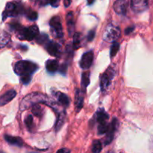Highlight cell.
Here are the masks:
<instances>
[{
  "mask_svg": "<svg viewBox=\"0 0 153 153\" xmlns=\"http://www.w3.org/2000/svg\"><path fill=\"white\" fill-rule=\"evenodd\" d=\"M67 64H62V65L61 66V67H60V72H61V73H63V74H65L66 71H67Z\"/></svg>",
  "mask_w": 153,
  "mask_h": 153,
  "instance_id": "obj_34",
  "label": "cell"
},
{
  "mask_svg": "<svg viewBox=\"0 0 153 153\" xmlns=\"http://www.w3.org/2000/svg\"><path fill=\"white\" fill-rule=\"evenodd\" d=\"M94 1H95V0H88V4H92L94 2Z\"/></svg>",
  "mask_w": 153,
  "mask_h": 153,
  "instance_id": "obj_38",
  "label": "cell"
},
{
  "mask_svg": "<svg viewBox=\"0 0 153 153\" xmlns=\"http://www.w3.org/2000/svg\"><path fill=\"white\" fill-rule=\"evenodd\" d=\"M84 93L81 91L79 89L76 90V102H75V105H76V111L79 112L83 107L84 103Z\"/></svg>",
  "mask_w": 153,
  "mask_h": 153,
  "instance_id": "obj_14",
  "label": "cell"
},
{
  "mask_svg": "<svg viewBox=\"0 0 153 153\" xmlns=\"http://www.w3.org/2000/svg\"><path fill=\"white\" fill-rule=\"evenodd\" d=\"M25 123L28 129H31L33 126V117L31 115H28L25 119Z\"/></svg>",
  "mask_w": 153,
  "mask_h": 153,
  "instance_id": "obj_28",
  "label": "cell"
},
{
  "mask_svg": "<svg viewBox=\"0 0 153 153\" xmlns=\"http://www.w3.org/2000/svg\"><path fill=\"white\" fill-rule=\"evenodd\" d=\"M114 10L117 14L125 15L126 13V0H116L114 4Z\"/></svg>",
  "mask_w": 153,
  "mask_h": 153,
  "instance_id": "obj_12",
  "label": "cell"
},
{
  "mask_svg": "<svg viewBox=\"0 0 153 153\" xmlns=\"http://www.w3.org/2000/svg\"><path fill=\"white\" fill-rule=\"evenodd\" d=\"M49 3H50L52 7H56L59 5L60 0H49Z\"/></svg>",
  "mask_w": 153,
  "mask_h": 153,
  "instance_id": "obj_33",
  "label": "cell"
},
{
  "mask_svg": "<svg viewBox=\"0 0 153 153\" xmlns=\"http://www.w3.org/2000/svg\"><path fill=\"white\" fill-rule=\"evenodd\" d=\"M56 97L57 100H58V101L59 102V103L61 105L66 106V107H67L69 105V104H70V100H69L68 97L66 94L61 92H58L56 93Z\"/></svg>",
  "mask_w": 153,
  "mask_h": 153,
  "instance_id": "obj_19",
  "label": "cell"
},
{
  "mask_svg": "<svg viewBox=\"0 0 153 153\" xmlns=\"http://www.w3.org/2000/svg\"><path fill=\"white\" fill-rule=\"evenodd\" d=\"M113 77L114 71L111 69H108L105 73H103L101 77V82H100V87H101L102 91H105V90H107Z\"/></svg>",
  "mask_w": 153,
  "mask_h": 153,
  "instance_id": "obj_7",
  "label": "cell"
},
{
  "mask_svg": "<svg viewBox=\"0 0 153 153\" xmlns=\"http://www.w3.org/2000/svg\"><path fill=\"white\" fill-rule=\"evenodd\" d=\"M89 83H90L89 73H84L83 74H82V88H83L84 89H86V88L88 86Z\"/></svg>",
  "mask_w": 153,
  "mask_h": 153,
  "instance_id": "obj_23",
  "label": "cell"
},
{
  "mask_svg": "<svg viewBox=\"0 0 153 153\" xmlns=\"http://www.w3.org/2000/svg\"><path fill=\"white\" fill-rule=\"evenodd\" d=\"M23 8L19 5H16L15 3L13 2H8L6 4L5 9L3 13V20L6 19L8 16H15L16 15L19 14V13L23 12Z\"/></svg>",
  "mask_w": 153,
  "mask_h": 153,
  "instance_id": "obj_6",
  "label": "cell"
},
{
  "mask_svg": "<svg viewBox=\"0 0 153 153\" xmlns=\"http://www.w3.org/2000/svg\"><path fill=\"white\" fill-rule=\"evenodd\" d=\"M120 36V29L119 27L116 26L114 24H109L105 28L103 34V39L105 41L112 43L115 42Z\"/></svg>",
  "mask_w": 153,
  "mask_h": 153,
  "instance_id": "obj_4",
  "label": "cell"
},
{
  "mask_svg": "<svg viewBox=\"0 0 153 153\" xmlns=\"http://www.w3.org/2000/svg\"><path fill=\"white\" fill-rule=\"evenodd\" d=\"M45 46H46V50L48 51V52L52 56H55L58 58L61 55V46H60V45L58 43H55L54 41H49V40Z\"/></svg>",
  "mask_w": 153,
  "mask_h": 153,
  "instance_id": "obj_8",
  "label": "cell"
},
{
  "mask_svg": "<svg viewBox=\"0 0 153 153\" xmlns=\"http://www.w3.org/2000/svg\"><path fill=\"white\" fill-rule=\"evenodd\" d=\"M50 25V31L52 35L55 38H61L64 36L63 33L62 25H61V21L59 16H54L51 19L49 22Z\"/></svg>",
  "mask_w": 153,
  "mask_h": 153,
  "instance_id": "obj_5",
  "label": "cell"
},
{
  "mask_svg": "<svg viewBox=\"0 0 153 153\" xmlns=\"http://www.w3.org/2000/svg\"><path fill=\"white\" fill-rule=\"evenodd\" d=\"M20 77V81L22 82V83L24 84V85H27V84L29 83L30 81H31V75H23V76H21Z\"/></svg>",
  "mask_w": 153,
  "mask_h": 153,
  "instance_id": "obj_29",
  "label": "cell"
},
{
  "mask_svg": "<svg viewBox=\"0 0 153 153\" xmlns=\"http://www.w3.org/2000/svg\"><path fill=\"white\" fill-rule=\"evenodd\" d=\"M17 37L20 40H32L39 35V28L37 25H31L28 28L21 27L17 31Z\"/></svg>",
  "mask_w": 153,
  "mask_h": 153,
  "instance_id": "obj_3",
  "label": "cell"
},
{
  "mask_svg": "<svg viewBox=\"0 0 153 153\" xmlns=\"http://www.w3.org/2000/svg\"><path fill=\"white\" fill-rule=\"evenodd\" d=\"M134 26L128 27V28H127L126 29V31H125L126 34H131V33L133 31H134Z\"/></svg>",
  "mask_w": 153,
  "mask_h": 153,
  "instance_id": "obj_35",
  "label": "cell"
},
{
  "mask_svg": "<svg viewBox=\"0 0 153 153\" xmlns=\"http://www.w3.org/2000/svg\"><path fill=\"white\" fill-rule=\"evenodd\" d=\"M34 4L36 5H40V6H43L46 5L48 2L49 1V0H31Z\"/></svg>",
  "mask_w": 153,
  "mask_h": 153,
  "instance_id": "obj_31",
  "label": "cell"
},
{
  "mask_svg": "<svg viewBox=\"0 0 153 153\" xmlns=\"http://www.w3.org/2000/svg\"><path fill=\"white\" fill-rule=\"evenodd\" d=\"M38 69V66L34 63L28 61H18L14 67V71L19 76L32 75Z\"/></svg>",
  "mask_w": 153,
  "mask_h": 153,
  "instance_id": "obj_2",
  "label": "cell"
},
{
  "mask_svg": "<svg viewBox=\"0 0 153 153\" xmlns=\"http://www.w3.org/2000/svg\"><path fill=\"white\" fill-rule=\"evenodd\" d=\"M70 3H71V0H64V6H65L66 7H69L70 4Z\"/></svg>",
  "mask_w": 153,
  "mask_h": 153,
  "instance_id": "obj_36",
  "label": "cell"
},
{
  "mask_svg": "<svg viewBox=\"0 0 153 153\" xmlns=\"http://www.w3.org/2000/svg\"><path fill=\"white\" fill-rule=\"evenodd\" d=\"M39 103L49 105V106L52 108V103L50 102V100L48 97L40 93H31L24 97L21 102L19 108L21 111H24Z\"/></svg>",
  "mask_w": 153,
  "mask_h": 153,
  "instance_id": "obj_1",
  "label": "cell"
},
{
  "mask_svg": "<svg viewBox=\"0 0 153 153\" xmlns=\"http://www.w3.org/2000/svg\"><path fill=\"white\" fill-rule=\"evenodd\" d=\"M16 96V92L14 90H10V91H7L5 94H3L0 97V106H3L4 105L7 104L8 102H10Z\"/></svg>",
  "mask_w": 153,
  "mask_h": 153,
  "instance_id": "obj_13",
  "label": "cell"
},
{
  "mask_svg": "<svg viewBox=\"0 0 153 153\" xmlns=\"http://www.w3.org/2000/svg\"><path fill=\"white\" fill-rule=\"evenodd\" d=\"M4 139L10 144L15 145V146H22L23 145V141H22V140L20 137H13V136L10 135H5L4 136Z\"/></svg>",
  "mask_w": 153,
  "mask_h": 153,
  "instance_id": "obj_16",
  "label": "cell"
},
{
  "mask_svg": "<svg viewBox=\"0 0 153 153\" xmlns=\"http://www.w3.org/2000/svg\"><path fill=\"white\" fill-rule=\"evenodd\" d=\"M48 41H49V37H48V35H46V34H43L37 37V42L39 44L46 45Z\"/></svg>",
  "mask_w": 153,
  "mask_h": 153,
  "instance_id": "obj_27",
  "label": "cell"
},
{
  "mask_svg": "<svg viewBox=\"0 0 153 153\" xmlns=\"http://www.w3.org/2000/svg\"><path fill=\"white\" fill-rule=\"evenodd\" d=\"M118 126V122L116 118L113 120V121L111 122V123L109 125V128L108 130V131L106 132L107 135H106V137L105 138V144L107 145L109 144L114 139V133L116 131L117 128Z\"/></svg>",
  "mask_w": 153,
  "mask_h": 153,
  "instance_id": "obj_9",
  "label": "cell"
},
{
  "mask_svg": "<svg viewBox=\"0 0 153 153\" xmlns=\"http://www.w3.org/2000/svg\"><path fill=\"white\" fill-rule=\"evenodd\" d=\"M109 125L110 124H108L107 122L102 123H100L98 127V134H106V132L108 131L109 128Z\"/></svg>",
  "mask_w": 153,
  "mask_h": 153,
  "instance_id": "obj_21",
  "label": "cell"
},
{
  "mask_svg": "<svg viewBox=\"0 0 153 153\" xmlns=\"http://www.w3.org/2000/svg\"><path fill=\"white\" fill-rule=\"evenodd\" d=\"M94 37H95V31H94V30L89 31V33H88V40H89V41H92V40H94Z\"/></svg>",
  "mask_w": 153,
  "mask_h": 153,
  "instance_id": "obj_32",
  "label": "cell"
},
{
  "mask_svg": "<svg viewBox=\"0 0 153 153\" xmlns=\"http://www.w3.org/2000/svg\"><path fill=\"white\" fill-rule=\"evenodd\" d=\"M102 150V144L100 140H94L92 145V152L94 153H99Z\"/></svg>",
  "mask_w": 153,
  "mask_h": 153,
  "instance_id": "obj_24",
  "label": "cell"
},
{
  "mask_svg": "<svg viewBox=\"0 0 153 153\" xmlns=\"http://www.w3.org/2000/svg\"><path fill=\"white\" fill-rule=\"evenodd\" d=\"M67 25L69 35L71 36L73 34L75 29V22L73 12H69L67 15Z\"/></svg>",
  "mask_w": 153,
  "mask_h": 153,
  "instance_id": "obj_15",
  "label": "cell"
},
{
  "mask_svg": "<svg viewBox=\"0 0 153 153\" xmlns=\"http://www.w3.org/2000/svg\"><path fill=\"white\" fill-rule=\"evenodd\" d=\"M46 70L48 72L53 73L56 72L58 69V63L56 60H49L46 64Z\"/></svg>",
  "mask_w": 153,
  "mask_h": 153,
  "instance_id": "obj_18",
  "label": "cell"
},
{
  "mask_svg": "<svg viewBox=\"0 0 153 153\" xmlns=\"http://www.w3.org/2000/svg\"><path fill=\"white\" fill-rule=\"evenodd\" d=\"M148 7V0H131V7L134 12H143Z\"/></svg>",
  "mask_w": 153,
  "mask_h": 153,
  "instance_id": "obj_11",
  "label": "cell"
},
{
  "mask_svg": "<svg viewBox=\"0 0 153 153\" xmlns=\"http://www.w3.org/2000/svg\"><path fill=\"white\" fill-rule=\"evenodd\" d=\"M108 117L109 115L105 111L104 109H100V110H98V111L97 112V114H96V118H97V120L99 123L107 122Z\"/></svg>",
  "mask_w": 153,
  "mask_h": 153,
  "instance_id": "obj_17",
  "label": "cell"
},
{
  "mask_svg": "<svg viewBox=\"0 0 153 153\" xmlns=\"http://www.w3.org/2000/svg\"><path fill=\"white\" fill-rule=\"evenodd\" d=\"M120 49V44L117 43V42H114L113 45H112L111 48V52H110V55L111 58L114 57L115 55H117V52L119 51Z\"/></svg>",
  "mask_w": 153,
  "mask_h": 153,
  "instance_id": "obj_25",
  "label": "cell"
},
{
  "mask_svg": "<svg viewBox=\"0 0 153 153\" xmlns=\"http://www.w3.org/2000/svg\"><path fill=\"white\" fill-rule=\"evenodd\" d=\"M94 61V53L92 52H85L80 61V67L83 70H88L91 67Z\"/></svg>",
  "mask_w": 153,
  "mask_h": 153,
  "instance_id": "obj_10",
  "label": "cell"
},
{
  "mask_svg": "<svg viewBox=\"0 0 153 153\" xmlns=\"http://www.w3.org/2000/svg\"><path fill=\"white\" fill-rule=\"evenodd\" d=\"M70 150L68 149H59V150H58V152H70Z\"/></svg>",
  "mask_w": 153,
  "mask_h": 153,
  "instance_id": "obj_37",
  "label": "cell"
},
{
  "mask_svg": "<svg viewBox=\"0 0 153 153\" xmlns=\"http://www.w3.org/2000/svg\"><path fill=\"white\" fill-rule=\"evenodd\" d=\"M27 16L30 20H36L37 19V13L36 11H33V10H29L27 13Z\"/></svg>",
  "mask_w": 153,
  "mask_h": 153,
  "instance_id": "obj_30",
  "label": "cell"
},
{
  "mask_svg": "<svg viewBox=\"0 0 153 153\" xmlns=\"http://www.w3.org/2000/svg\"><path fill=\"white\" fill-rule=\"evenodd\" d=\"M32 112L35 116L40 117L43 113V108L39 105V104L34 105V106H32Z\"/></svg>",
  "mask_w": 153,
  "mask_h": 153,
  "instance_id": "obj_26",
  "label": "cell"
},
{
  "mask_svg": "<svg viewBox=\"0 0 153 153\" xmlns=\"http://www.w3.org/2000/svg\"><path fill=\"white\" fill-rule=\"evenodd\" d=\"M80 43H81V34L80 33H76L73 36V46L75 49H79L80 47Z\"/></svg>",
  "mask_w": 153,
  "mask_h": 153,
  "instance_id": "obj_22",
  "label": "cell"
},
{
  "mask_svg": "<svg viewBox=\"0 0 153 153\" xmlns=\"http://www.w3.org/2000/svg\"><path fill=\"white\" fill-rule=\"evenodd\" d=\"M10 36L4 31H0V48L4 47L10 42Z\"/></svg>",
  "mask_w": 153,
  "mask_h": 153,
  "instance_id": "obj_20",
  "label": "cell"
}]
</instances>
